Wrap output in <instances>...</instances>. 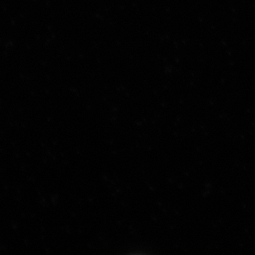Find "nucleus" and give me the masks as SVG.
I'll return each instance as SVG.
<instances>
[]
</instances>
